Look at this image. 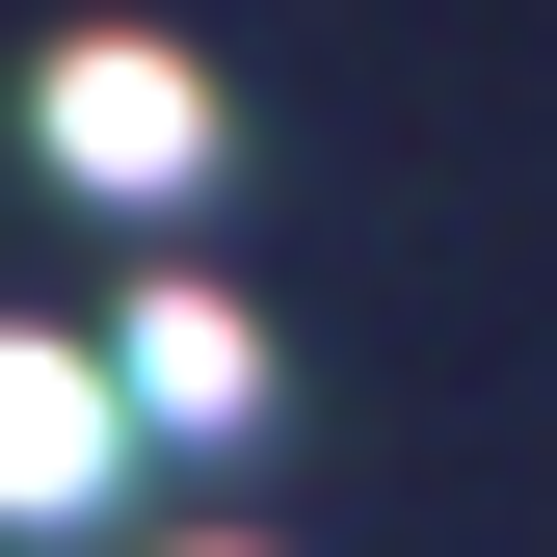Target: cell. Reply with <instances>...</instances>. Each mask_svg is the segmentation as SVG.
Segmentation results:
<instances>
[{
	"label": "cell",
	"instance_id": "obj_1",
	"mask_svg": "<svg viewBox=\"0 0 557 557\" xmlns=\"http://www.w3.org/2000/svg\"><path fill=\"white\" fill-rule=\"evenodd\" d=\"M27 133H53V160H81V186H133V213H160V186L213 160V81H186L160 27H81V53H53V81H27Z\"/></svg>",
	"mask_w": 557,
	"mask_h": 557
},
{
	"label": "cell",
	"instance_id": "obj_2",
	"mask_svg": "<svg viewBox=\"0 0 557 557\" xmlns=\"http://www.w3.org/2000/svg\"><path fill=\"white\" fill-rule=\"evenodd\" d=\"M107 425H265V319H239V293H133Z\"/></svg>",
	"mask_w": 557,
	"mask_h": 557
},
{
	"label": "cell",
	"instance_id": "obj_3",
	"mask_svg": "<svg viewBox=\"0 0 557 557\" xmlns=\"http://www.w3.org/2000/svg\"><path fill=\"white\" fill-rule=\"evenodd\" d=\"M53 505H107V372L0 319V531H53Z\"/></svg>",
	"mask_w": 557,
	"mask_h": 557
}]
</instances>
